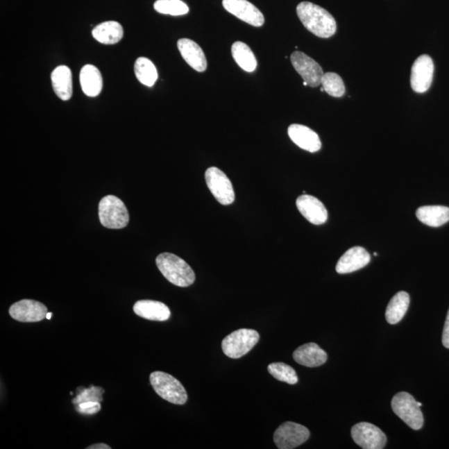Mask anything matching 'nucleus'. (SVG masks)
Segmentation results:
<instances>
[{
    "mask_svg": "<svg viewBox=\"0 0 449 449\" xmlns=\"http://www.w3.org/2000/svg\"><path fill=\"white\" fill-rule=\"evenodd\" d=\"M92 36L99 43L103 44H115L124 37V28L115 21H108L96 25L92 29Z\"/></svg>",
    "mask_w": 449,
    "mask_h": 449,
    "instance_id": "22",
    "label": "nucleus"
},
{
    "mask_svg": "<svg viewBox=\"0 0 449 449\" xmlns=\"http://www.w3.org/2000/svg\"><path fill=\"white\" fill-rule=\"evenodd\" d=\"M87 449H111V447L105 443H96L87 447Z\"/></svg>",
    "mask_w": 449,
    "mask_h": 449,
    "instance_id": "32",
    "label": "nucleus"
},
{
    "mask_svg": "<svg viewBox=\"0 0 449 449\" xmlns=\"http://www.w3.org/2000/svg\"><path fill=\"white\" fill-rule=\"evenodd\" d=\"M81 85L87 96H99L103 90L102 74L95 66L85 65L81 72Z\"/></svg>",
    "mask_w": 449,
    "mask_h": 449,
    "instance_id": "23",
    "label": "nucleus"
},
{
    "mask_svg": "<svg viewBox=\"0 0 449 449\" xmlns=\"http://www.w3.org/2000/svg\"><path fill=\"white\" fill-rule=\"evenodd\" d=\"M410 302L409 294L405 291L398 292L389 301L385 312L386 321L390 325H396L404 318L408 310Z\"/></svg>",
    "mask_w": 449,
    "mask_h": 449,
    "instance_id": "24",
    "label": "nucleus"
},
{
    "mask_svg": "<svg viewBox=\"0 0 449 449\" xmlns=\"http://www.w3.org/2000/svg\"><path fill=\"white\" fill-rule=\"evenodd\" d=\"M101 224L108 229H123L128 225L129 213L123 201L115 196H104L99 205Z\"/></svg>",
    "mask_w": 449,
    "mask_h": 449,
    "instance_id": "3",
    "label": "nucleus"
},
{
    "mask_svg": "<svg viewBox=\"0 0 449 449\" xmlns=\"http://www.w3.org/2000/svg\"><path fill=\"white\" fill-rule=\"evenodd\" d=\"M296 207L301 215L314 225L324 224L328 219V212L324 204L316 197L302 195L296 200Z\"/></svg>",
    "mask_w": 449,
    "mask_h": 449,
    "instance_id": "14",
    "label": "nucleus"
},
{
    "mask_svg": "<svg viewBox=\"0 0 449 449\" xmlns=\"http://www.w3.org/2000/svg\"><path fill=\"white\" fill-rule=\"evenodd\" d=\"M101 409L99 403L96 401H87L81 403L78 406V410L83 414H95L99 412Z\"/></svg>",
    "mask_w": 449,
    "mask_h": 449,
    "instance_id": "30",
    "label": "nucleus"
},
{
    "mask_svg": "<svg viewBox=\"0 0 449 449\" xmlns=\"http://www.w3.org/2000/svg\"><path fill=\"white\" fill-rule=\"evenodd\" d=\"M222 4L230 14L254 27H262L265 23L262 12L247 0H223Z\"/></svg>",
    "mask_w": 449,
    "mask_h": 449,
    "instance_id": "12",
    "label": "nucleus"
},
{
    "mask_svg": "<svg viewBox=\"0 0 449 449\" xmlns=\"http://www.w3.org/2000/svg\"><path fill=\"white\" fill-rule=\"evenodd\" d=\"M296 362L305 367L321 366L327 361V354L314 343H308L298 348L293 353Z\"/></svg>",
    "mask_w": 449,
    "mask_h": 449,
    "instance_id": "19",
    "label": "nucleus"
},
{
    "mask_svg": "<svg viewBox=\"0 0 449 449\" xmlns=\"http://www.w3.org/2000/svg\"><path fill=\"white\" fill-rule=\"evenodd\" d=\"M133 312L149 321H166L171 317L170 309L162 302L156 300H138L134 304Z\"/></svg>",
    "mask_w": 449,
    "mask_h": 449,
    "instance_id": "18",
    "label": "nucleus"
},
{
    "mask_svg": "<svg viewBox=\"0 0 449 449\" xmlns=\"http://www.w3.org/2000/svg\"><path fill=\"white\" fill-rule=\"evenodd\" d=\"M371 260V255L363 247H353L339 260L337 271L339 274H349L366 266Z\"/></svg>",
    "mask_w": 449,
    "mask_h": 449,
    "instance_id": "16",
    "label": "nucleus"
},
{
    "mask_svg": "<svg viewBox=\"0 0 449 449\" xmlns=\"http://www.w3.org/2000/svg\"><path fill=\"white\" fill-rule=\"evenodd\" d=\"M205 178L210 192L218 203L224 205L234 203L235 192L232 184L223 171L215 167H210L205 171Z\"/></svg>",
    "mask_w": 449,
    "mask_h": 449,
    "instance_id": "7",
    "label": "nucleus"
},
{
    "mask_svg": "<svg viewBox=\"0 0 449 449\" xmlns=\"http://www.w3.org/2000/svg\"><path fill=\"white\" fill-rule=\"evenodd\" d=\"M134 71L138 81L146 87H153L158 81V74L156 67L149 58L144 57L137 58Z\"/></svg>",
    "mask_w": 449,
    "mask_h": 449,
    "instance_id": "26",
    "label": "nucleus"
},
{
    "mask_svg": "<svg viewBox=\"0 0 449 449\" xmlns=\"http://www.w3.org/2000/svg\"><path fill=\"white\" fill-rule=\"evenodd\" d=\"M323 89L334 98H341L346 94V86L339 75L334 73H326L321 79Z\"/></svg>",
    "mask_w": 449,
    "mask_h": 449,
    "instance_id": "27",
    "label": "nucleus"
},
{
    "mask_svg": "<svg viewBox=\"0 0 449 449\" xmlns=\"http://www.w3.org/2000/svg\"><path fill=\"white\" fill-rule=\"evenodd\" d=\"M268 371L277 380L289 384H297L298 376L295 369L287 364L272 363L268 366Z\"/></svg>",
    "mask_w": 449,
    "mask_h": 449,
    "instance_id": "29",
    "label": "nucleus"
},
{
    "mask_svg": "<svg viewBox=\"0 0 449 449\" xmlns=\"http://www.w3.org/2000/svg\"><path fill=\"white\" fill-rule=\"evenodd\" d=\"M260 339L257 330L240 329L230 333L222 341L224 354L229 358L239 359L253 349Z\"/></svg>",
    "mask_w": 449,
    "mask_h": 449,
    "instance_id": "5",
    "label": "nucleus"
},
{
    "mask_svg": "<svg viewBox=\"0 0 449 449\" xmlns=\"http://www.w3.org/2000/svg\"><path fill=\"white\" fill-rule=\"evenodd\" d=\"M392 409L404 421L407 425L414 430L422 429L423 416L421 407L414 398L407 392H400L393 396L391 402Z\"/></svg>",
    "mask_w": 449,
    "mask_h": 449,
    "instance_id": "6",
    "label": "nucleus"
},
{
    "mask_svg": "<svg viewBox=\"0 0 449 449\" xmlns=\"http://www.w3.org/2000/svg\"><path fill=\"white\" fill-rule=\"evenodd\" d=\"M352 439L364 449H382L387 438L383 431L369 423H359L351 430Z\"/></svg>",
    "mask_w": 449,
    "mask_h": 449,
    "instance_id": "9",
    "label": "nucleus"
},
{
    "mask_svg": "<svg viewBox=\"0 0 449 449\" xmlns=\"http://www.w3.org/2000/svg\"><path fill=\"white\" fill-rule=\"evenodd\" d=\"M150 382L155 392L163 400L171 404L183 405L187 401V393L184 386L173 376L161 371L151 373Z\"/></svg>",
    "mask_w": 449,
    "mask_h": 449,
    "instance_id": "4",
    "label": "nucleus"
},
{
    "mask_svg": "<svg viewBox=\"0 0 449 449\" xmlns=\"http://www.w3.org/2000/svg\"><path fill=\"white\" fill-rule=\"evenodd\" d=\"M434 65L429 56H419L411 69V87L418 94H423L430 90L433 82Z\"/></svg>",
    "mask_w": 449,
    "mask_h": 449,
    "instance_id": "11",
    "label": "nucleus"
},
{
    "mask_svg": "<svg viewBox=\"0 0 449 449\" xmlns=\"http://www.w3.org/2000/svg\"><path fill=\"white\" fill-rule=\"evenodd\" d=\"M307 427L293 422L281 425L274 434V442L280 449H292L303 444L310 438Z\"/></svg>",
    "mask_w": 449,
    "mask_h": 449,
    "instance_id": "8",
    "label": "nucleus"
},
{
    "mask_svg": "<svg viewBox=\"0 0 449 449\" xmlns=\"http://www.w3.org/2000/svg\"><path fill=\"white\" fill-rule=\"evenodd\" d=\"M442 341L444 347L449 349V310L448 312L446 325H444Z\"/></svg>",
    "mask_w": 449,
    "mask_h": 449,
    "instance_id": "31",
    "label": "nucleus"
},
{
    "mask_svg": "<svg viewBox=\"0 0 449 449\" xmlns=\"http://www.w3.org/2000/svg\"><path fill=\"white\" fill-rule=\"evenodd\" d=\"M54 92L62 100L68 101L73 95L72 73L67 66H58L51 75Z\"/></svg>",
    "mask_w": 449,
    "mask_h": 449,
    "instance_id": "20",
    "label": "nucleus"
},
{
    "mask_svg": "<svg viewBox=\"0 0 449 449\" xmlns=\"http://www.w3.org/2000/svg\"><path fill=\"white\" fill-rule=\"evenodd\" d=\"M154 8L160 14L173 16L185 15L189 12V7L182 0H158Z\"/></svg>",
    "mask_w": 449,
    "mask_h": 449,
    "instance_id": "28",
    "label": "nucleus"
},
{
    "mask_svg": "<svg viewBox=\"0 0 449 449\" xmlns=\"http://www.w3.org/2000/svg\"><path fill=\"white\" fill-rule=\"evenodd\" d=\"M288 135L294 144L310 153H316L321 149V142L313 130L300 124H292L288 128Z\"/></svg>",
    "mask_w": 449,
    "mask_h": 449,
    "instance_id": "15",
    "label": "nucleus"
},
{
    "mask_svg": "<svg viewBox=\"0 0 449 449\" xmlns=\"http://www.w3.org/2000/svg\"><path fill=\"white\" fill-rule=\"evenodd\" d=\"M297 15L305 28L313 35L328 39L337 32V21L330 12L310 2H301L296 8Z\"/></svg>",
    "mask_w": 449,
    "mask_h": 449,
    "instance_id": "1",
    "label": "nucleus"
},
{
    "mask_svg": "<svg viewBox=\"0 0 449 449\" xmlns=\"http://www.w3.org/2000/svg\"><path fill=\"white\" fill-rule=\"evenodd\" d=\"M178 47L183 60L197 72H204L207 68V58L203 50L194 41L182 39L178 42Z\"/></svg>",
    "mask_w": 449,
    "mask_h": 449,
    "instance_id": "17",
    "label": "nucleus"
},
{
    "mask_svg": "<svg viewBox=\"0 0 449 449\" xmlns=\"http://www.w3.org/2000/svg\"><path fill=\"white\" fill-rule=\"evenodd\" d=\"M232 53L234 60L246 72L253 73L257 69V58L248 45L236 42L232 45Z\"/></svg>",
    "mask_w": 449,
    "mask_h": 449,
    "instance_id": "25",
    "label": "nucleus"
},
{
    "mask_svg": "<svg viewBox=\"0 0 449 449\" xmlns=\"http://www.w3.org/2000/svg\"><path fill=\"white\" fill-rule=\"evenodd\" d=\"M418 219L432 228H439L449 221V208L443 205H425L416 212Z\"/></svg>",
    "mask_w": 449,
    "mask_h": 449,
    "instance_id": "21",
    "label": "nucleus"
},
{
    "mask_svg": "<svg viewBox=\"0 0 449 449\" xmlns=\"http://www.w3.org/2000/svg\"><path fill=\"white\" fill-rule=\"evenodd\" d=\"M52 314H53L52 313H48L47 317H46V319H48V320H50V319H51L52 317Z\"/></svg>",
    "mask_w": 449,
    "mask_h": 449,
    "instance_id": "33",
    "label": "nucleus"
},
{
    "mask_svg": "<svg viewBox=\"0 0 449 449\" xmlns=\"http://www.w3.org/2000/svg\"><path fill=\"white\" fill-rule=\"evenodd\" d=\"M291 60L294 68L308 86L316 87L321 85L324 72L320 65L305 53L296 51L291 54Z\"/></svg>",
    "mask_w": 449,
    "mask_h": 449,
    "instance_id": "10",
    "label": "nucleus"
},
{
    "mask_svg": "<svg viewBox=\"0 0 449 449\" xmlns=\"http://www.w3.org/2000/svg\"><path fill=\"white\" fill-rule=\"evenodd\" d=\"M156 263L162 276L171 284L179 287H188L194 283V271L178 255L169 253H162L157 257Z\"/></svg>",
    "mask_w": 449,
    "mask_h": 449,
    "instance_id": "2",
    "label": "nucleus"
},
{
    "mask_svg": "<svg viewBox=\"0 0 449 449\" xmlns=\"http://www.w3.org/2000/svg\"><path fill=\"white\" fill-rule=\"evenodd\" d=\"M48 309L44 304L33 300H22L12 305L10 316L19 322H40L47 317Z\"/></svg>",
    "mask_w": 449,
    "mask_h": 449,
    "instance_id": "13",
    "label": "nucleus"
}]
</instances>
